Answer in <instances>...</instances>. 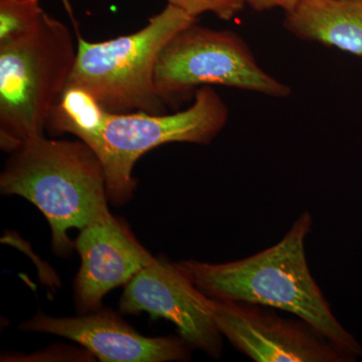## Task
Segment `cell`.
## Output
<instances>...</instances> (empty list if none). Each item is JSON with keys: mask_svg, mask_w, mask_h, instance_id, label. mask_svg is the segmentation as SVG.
Returning a JSON list of instances; mask_svg holds the SVG:
<instances>
[{"mask_svg": "<svg viewBox=\"0 0 362 362\" xmlns=\"http://www.w3.org/2000/svg\"><path fill=\"white\" fill-rule=\"evenodd\" d=\"M169 6L180 9L192 18L202 13L216 14L220 20L232 21L246 6L245 0H166Z\"/></svg>", "mask_w": 362, "mask_h": 362, "instance_id": "obj_13", "label": "cell"}, {"mask_svg": "<svg viewBox=\"0 0 362 362\" xmlns=\"http://www.w3.org/2000/svg\"><path fill=\"white\" fill-rule=\"evenodd\" d=\"M312 225L311 214L305 211L278 244L258 254L228 263L187 259L176 265L206 296L290 312L354 358H361V343L333 315L309 270L305 240Z\"/></svg>", "mask_w": 362, "mask_h": 362, "instance_id": "obj_2", "label": "cell"}, {"mask_svg": "<svg viewBox=\"0 0 362 362\" xmlns=\"http://www.w3.org/2000/svg\"><path fill=\"white\" fill-rule=\"evenodd\" d=\"M246 6L251 7L252 11H272V9L281 8L285 13H290L303 0H245Z\"/></svg>", "mask_w": 362, "mask_h": 362, "instance_id": "obj_14", "label": "cell"}, {"mask_svg": "<svg viewBox=\"0 0 362 362\" xmlns=\"http://www.w3.org/2000/svg\"><path fill=\"white\" fill-rule=\"evenodd\" d=\"M44 13L40 0H0V42L30 30Z\"/></svg>", "mask_w": 362, "mask_h": 362, "instance_id": "obj_12", "label": "cell"}, {"mask_svg": "<svg viewBox=\"0 0 362 362\" xmlns=\"http://www.w3.org/2000/svg\"><path fill=\"white\" fill-rule=\"evenodd\" d=\"M284 28L298 39L362 56V0H303L286 13Z\"/></svg>", "mask_w": 362, "mask_h": 362, "instance_id": "obj_11", "label": "cell"}, {"mask_svg": "<svg viewBox=\"0 0 362 362\" xmlns=\"http://www.w3.org/2000/svg\"><path fill=\"white\" fill-rule=\"evenodd\" d=\"M228 117V106L211 86L195 90L187 109L168 115L111 113L85 90L68 88L47 127L54 134L75 135L96 153L106 176L109 202L121 206L134 197L133 169L140 157L168 143L209 144L226 127Z\"/></svg>", "mask_w": 362, "mask_h": 362, "instance_id": "obj_1", "label": "cell"}, {"mask_svg": "<svg viewBox=\"0 0 362 362\" xmlns=\"http://www.w3.org/2000/svg\"><path fill=\"white\" fill-rule=\"evenodd\" d=\"M126 314L146 312L176 326L180 337L213 358L223 354V335L214 322L211 298L176 263L156 258L126 284L120 300Z\"/></svg>", "mask_w": 362, "mask_h": 362, "instance_id": "obj_8", "label": "cell"}, {"mask_svg": "<svg viewBox=\"0 0 362 362\" xmlns=\"http://www.w3.org/2000/svg\"><path fill=\"white\" fill-rule=\"evenodd\" d=\"M194 23L197 18L168 4L131 35L92 42L78 33L77 59L66 88L85 90L111 113L163 114L165 103L154 82L157 59L176 33Z\"/></svg>", "mask_w": 362, "mask_h": 362, "instance_id": "obj_5", "label": "cell"}, {"mask_svg": "<svg viewBox=\"0 0 362 362\" xmlns=\"http://www.w3.org/2000/svg\"><path fill=\"white\" fill-rule=\"evenodd\" d=\"M77 59L65 23L47 13L25 33L0 42V145L13 152L45 136Z\"/></svg>", "mask_w": 362, "mask_h": 362, "instance_id": "obj_4", "label": "cell"}, {"mask_svg": "<svg viewBox=\"0 0 362 362\" xmlns=\"http://www.w3.org/2000/svg\"><path fill=\"white\" fill-rule=\"evenodd\" d=\"M211 309L221 335L252 361H356L306 321L281 318L262 305L211 298Z\"/></svg>", "mask_w": 362, "mask_h": 362, "instance_id": "obj_7", "label": "cell"}, {"mask_svg": "<svg viewBox=\"0 0 362 362\" xmlns=\"http://www.w3.org/2000/svg\"><path fill=\"white\" fill-rule=\"evenodd\" d=\"M75 249L82 261L75 281L76 304L84 314L99 310L109 292L127 284L156 259L111 213L83 228Z\"/></svg>", "mask_w": 362, "mask_h": 362, "instance_id": "obj_10", "label": "cell"}, {"mask_svg": "<svg viewBox=\"0 0 362 362\" xmlns=\"http://www.w3.org/2000/svg\"><path fill=\"white\" fill-rule=\"evenodd\" d=\"M28 332L68 338L106 362H168L190 359V346L181 337H146L106 309L78 317H54L39 312L20 326Z\"/></svg>", "mask_w": 362, "mask_h": 362, "instance_id": "obj_9", "label": "cell"}, {"mask_svg": "<svg viewBox=\"0 0 362 362\" xmlns=\"http://www.w3.org/2000/svg\"><path fill=\"white\" fill-rule=\"evenodd\" d=\"M0 192L32 202L51 226L52 246L62 257L75 244L68 233L110 213L101 161L78 139L35 138L11 152L0 175Z\"/></svg>", "mask_w": 362, "mask_h": 362, "instance_id": "obj_3", "label": "cell"}, {"mask_svg": "<svg viewBox=\"0 0 362 362\" xmlns=\"http://www.w3.org/2000/svg\"><path fill=\"white\" fill-rule=\"evenodd\" d=\"M154 82L165 104L181 101L206 86H225L276 99L292 93L289 86L261 68L239 33L197 23L164 45L157 59Z\"/></svg>", "mask_w": 362, "mask_h": 362, "instance_id": "obj_6", "label": "cell"}]
</instances>
